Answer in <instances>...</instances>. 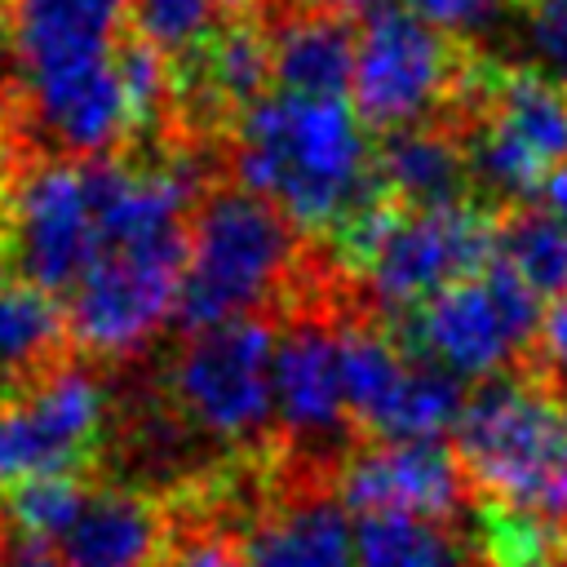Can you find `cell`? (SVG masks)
<instances>
[{"instance_id":"obj_1","label":"cell","mask_w":567,"mask_h":567,"mask_svg":"<svg viewBox=\"0 0 567 567\" xmlns=\"http://www.w3.org/2000/svg\"><path fill=\"white\" fill-rule=\"evenodd\" d=\"M133 0H13L9 58L35 128L75 159H102L137 133L120 27Z\"/></svg>"},{"instance_id":"obj_2","label":"cell","mask_w":567,"mask_h":567,"mask_svg":"<svg viewBox=\"0 0 567 567\" xmlns=\"http://www.w3.org/2000/svg\"><path fill=\"white\" fill-rule=\"evenodd\" d=\"M230 168L239 190L266 199L297 230L337 235L381 195L377 151L341 97L266 93L235 120Z\"/></svg>"},{"instance_id":"obj_3","label":"cell","mask_w":567,"mask_h":567,"mask_svg":"<svg viewBox=\"0 0 567 567\" xmlns=\"http://www.w3.org/2000/svg\"><path fill=\"white\" fill-rule=\"evenodd\" d=\"M456 461L487 505L567 532V399L540 381H487L461 412Z\"/></svg>"},{"instance_id":"obj_4","label":"cell","mask_w":567,"mask_h":567,"mask_svg":"<svg viewBox=\"0 0 567 567\" xmlns=\"http://www.w3.org/2000/svg\"><path fill=\"white\" fill-rule=\"evenodd\" d=\"M292 261L297 226L284 213L239 186L213 190L190 221L177 323L186 332H208L252 319L261 301L292 284Z\"/></svg>"},{"instance_id":"obj_5","label":"cell","mask_w":567,"mask_h":567,"mask_svg":"<svg viewBox=\"0 0 567 567\" xmlns=\"http://www.w3.org/2000/svg\"><path fill=\"white\" fill-rule=\"evenodd\" d=\"M492 230L470 204L399 208L377 195L337 230V252L359 270L381 310L408 315L443 288L474 279L492 261Z\"/></svg>"},{"instance_id":"obj_6","label":"cell","mask_w":567,"mask_h":567,"mask_svg":"<svg viewBox=\"0 0 567 567\" xmlns=\"http://www.w3.org/2000/svg\"><path fill=\"white\" fill-rule=\"evenodd\" d=\"M452 106H470V177L496 199H527L567 168V89L540 71H465Z\"/></svg>"},{"instance_id":"obj_7","label":"cell","mask_w":567,"mask_h":567,"mask_svg":"<svg viewBox=\"0 0 567 567\" xmlns=\"http://www.w3.org/2000/svg\"><path fill=\"white\" fill-rule=\"evenodd\" d=\"M168 394L190 430L252 447L275 421V328L252 315L190 332L168 368Z\"/></svg>"},{"instance_id":"obj_8","label":"cell","mask_w":567,"mask_h":567,"mask_svg":"<svg viewBox=\"0 0 567 567\" xmlns=\"http://www.w3.org/2000/svg\"><path fill=\"white\" fill-rule=\"evenodd\" d=\"M540 323V297L496 257L439 297L421 301L403 319V341L434 368L452 377H492L501 372Z\"/></svg>"},{"instance_id":"obj_9","label":"cell","mask_w":567,"mask_h":567,"mask_svg":"<svg viewBox=\"0 0 567 567\" xmlns=\"http://www.w3.org/2000/svg\"><path fill=\"white\" fill-rule=\"evenodd\" d=\"M9 257L40 292H71L102 257L93 159H44L9 177Z\"/></svg>"},{"instance_id":"obj_10","label":"cell","mask_w":567,"mask_h":567,"mask_svg":"<svg viewBox=\"0 0 567 567\" xmlns=\"http://www.w3.org/2000/svg\"><path fill=\"white\" fill-rule=\"evenodd\" d=\"M186 239L190 235L120 244L84 270V279L66 292V332L84 354H133L168 323V315H177Z\"/></svg>"},{"instance_id":"obj_11","label":"cell","mask_w":567,"mask_h":567,"mask_svg":"<svg viewBox=\"0 0 567 567\" xmlns=\"http://www.w3.org/2000/svg\"><path fill=\"white\" fill-rule=\"evenodd\" d=\"M465 71L470 66L443 31L408 9H377L354 40L350 97L363 124L399 133L425 124L443 102H456Z\"/></svg>"},{"instance_id":"obj_12","label":"cell","mask_w":567,"mask_h":567,"mask_svg":"<svg viewBox=\"0 0 567 567\" xmlns=\"http://www.w3.org/2000/svg\"><path fill=\"white\" fill-rule=\"evenodd\" d=\"M106 394L80 363H58L0 390V487L71 474L102 439Z\"/></svg>"},{"instance_id":"obj_13","label":"cell","mask_w":567,"mask_h":567,"mask_svg":"<svg viewBox=\"0 0 567 567\" xmlns=\"http://www.w3.org/2000/svg\"><path fill=\"white\" fill-rule=\"evenodd\" d=\"M465 496V470L443 443H372L337 474V501L363 518H452Z\"/></svg>"},{"instance_id":"obj_14","label":"cell","mask_w":567,"mask_h":567,"mask_svg":"<svg viewBox=\"0 0 567 567\" xmlns=\"http://www.w3.org/2000/svg\"><path fill=\"white\" fill-rule=\"evenodd\" d=\"M275 421L310 443H328L350 425L332 319L297 315L275 337Z\"/></svg>"},{"instance_id":"obj_15","label":"cell","mask_w":567,"mask_h":567,"mask_svg":"<svg viewBox=\"0 0 567 567\" xmlns=\"http://www.w3.org/2000/svg\"><path fill=\"white\" fill-rule=\"evenodd\" d=\"M248 567H354V527L323 487L292 492L261 509L244 532Z\"/></svg>"},{"instance_id":"obj_16","label":"cell","mask_w":567,"mask_h":567,"mask_svg":"<svg viewBox=\"0 0 567 567\" xmlns=\"http://www.w3.org/2000/svg\"><path fill=\"white\" fill-rule=\"evenodd\" d=\"M164 514L151 496L124 487H89L53 554L62 567H151L164 549Z\"/></svg>"},{"instance_id":"obj_17","label":"cell","mask_w":567,"mask_h":567,"mask_svg":"<svg viewBox=\"0 0 567 567\" xmlns=\"http://www.w3.org/2000/svg\"><path fill=\"white\" fill-rule=\"evenodd\" d=\"M470 177V151L456 128L412 124L381 142L377 151V186L385 199H399V208H447L465 204Z\"/></svg>"},{"instance_id":"obj_18","label":"cell","mask_w":567,"mask_h":567,"mask_svg":"<svg viewBox=\"0 0 567 567\" xmlns=\"http://www.w3.org/2000/svg\"><path fill=\"white\" fill-rule=\"evenodd\" d=\"M270 75L279 93L341 97L354 75V40L341 18L292 13L270 31Z\"/></svg>"},{"instance_id":"obj_19","label":"cell","mask_w":567,"mask_h":567,"mask_svg":"<svg viewBox=\"0 0 567 567\" xmlns=\"http://www.w3.org/2000/svg\"><path fill=\"white\" fill-rule=\"evenodd\" d=\"M337 341H341V390H346V412L354 425H363L368 434H377L394 390L403 385L412 359L408 350L381 332L377 323L363 319H346L337 323Z\"/></svg>"},{"instance_id":"obj_20","label":"cell","mask_w":567,"mask_h":567,"mask_svg":"<svg viewBox=\"0 0 567 567\" xmlns=\"http://www.w3.org/2000/svg\"><path fill=\"white\" fill-rule=\"evenodd\" d=\"M195 71V89L204 93V102L213 106H252L257 97H266V80L270 75V35L257 22H226L195 58H186Z\"/></svg>"},{"instance_id":"obj_21","label":"cell","mask_w":567,"mask_h":567,"mask_svg":"<svg viewBox=\"0 0 567 567\" xmlns=\"http://www.w3.org/2000/svg\"><path fill=\"white\" fill-rule=\"evenodd\" d=\"M66 315L40 288L0 284V381H22L49 368L53 350L62 346Z\"/></svg>"},{"instance_id":"obj_22","label":"cell","mask_w":567,"mask_h":567,"mask_svg":"<svg viewBox=\"0 0 567 567\" xmlns=\"http://www.w3.org/2000/svg\"><path fill=\"white\" fill-rule=\"evenodd\" d=\"M354 567H474L470 549L434 518L372 514L354 527Z\"/></svg>"},{"instance_id":"obj_23","label":"cell","mask_w":567,"mask_h":567,"mask_svg":"<svg viewBox=\"0 0 567 567\" xmlns=\"http://www.w3.org/2000/svg\"><path fill=\"white\" fill-rule=\"evenodd\" d=\"M492 257L509 266L536 297L567 292V235L545 208H514L492 230Z\"/></svg>"},{"instance_id":"obj_24","label":"cell","mask_w":567,"mask_h":567,"mask_svg":"<svg viewBox=\"0 0 567 567\" xmlns=\"http://www.w3.org/2000/svg\"><path fill=\"white\" fill-rule=\"evenodd\" d=\"M226 22H235V0H133L137 40L164 58H195Z\"/></svg>"},{"instance_id":"obj_25","label":"cell","mask_w":567,"mask_h":567,"mask_svg":"<svg viewBox=\"0 0 567 567\" xmlns=\"http://www.w3.org/2000/svg\"><path fill=\"white\" fill-rule=\"evenodd\" d=\"M84 496H89V487L75 474L31 478L22 487H9L4 514H9V523H13V532L22 540H35V545H49L53 549L66 536V527L75 523Z\"/></svg>"},{"instance_id":"obj_26","label":"cell","mask_w":567,"mask_h":567,"mask_svg":"<svg viewBox=\"0 0 567 567\" xmlns=\"http://www.w3.org/2000/svg\"><path fill=\"white\" fill-rule=\"evenodd\" d=\"M478 540H483V554L492 558V567H545L554 558V549L563 545V532L523 509L483 505Z\"/></svg>"},{"instance_id":"obj_27","label":"cell","mask_w":567,"mask_h":567,"mask_svg":"<svg viewBox=\"0 0 567 567\" xmlns=\"http://www.w3.org/2000/svg\"><path fill=\"white\" fill-rule=\"evenodd\" d=\"M523 40L536 71L567 89V0H527Z\"/></svg>"},{"instance_id":"obj_28","label":"cell","mask_w":567,"mask_h":567,"mask_svg":"<svg viewBox=\"0 0 567 567\" xmlns=\"http://www.w3.org/2000/svg\"><path fill=\"white\" fill-rule=\"evenodd\" d=\"M408 13H416L421 22H430L434 31H443L447 40L452 35H483L492 31L509 0H403Z\"/></svg>"},{"instance_id":"obj_29","label":"cell","mask_w":567,"mask_h":567,"mask_svg":"<svg viewBox=\"0 0 567 567\" xmlns=\"http://www.w3.org/2000/svg\"><path fill=\"white\" fill-rule=\"evenodd\" d=\"M164 567H248V558H244V545L235 540V536H226V532H190V536H182L173 549H168V558H164Z\"/></svg>"},{"instance_id":"obj_30","label":"cell","mask_w":567,"mask_h":567,"mask_svg":"<svg viewBox=\"0 0 567 567\" xmlns=\"http://www.w3.org/2000/svg\"><path fill=\"white\" fill-rule=\"evenodd\" d=\"M536 350L545 359V368L567 381V292L554 297L545 310H540V323H536Z\"/></svg>"},{"instance_id":"obj_31","label":"cell","mask_w":567,"mask_h":567,"mask_svg":"<svg viewBox=\"0 0 567 567\" xmlns=\"http://www.w3.org/2000/svg\"><path fill=\"white\" fill-rule=\"evenodd\" d=\"M0 567H62V558H58L49 545H35V540H13V545L0 554Z\"/></svg>"},{"instance_id":"obj_32","label":"cell","mask_w":567,"mask_h":567,"mask_svg":"<svg viewBox=\"0 0 567 567\" xmlns=\"http://www.w3.org/2000/svg\"><path fill=\"white\" fill-rule=\"evenodd\" d=\"M301 4V13H328V18H341V13H377L385 9V0H292Z\"/></svg>"},{"instance_id":"obj_33","label":"cell","mask_w":567,"mask_h":567,"mask_svg":"<svg viewBox=\"0 0 567 567\" xmlns=\"http://www.w3.org/2000/svg\"><path fill=\"white\" fill-rule=\"evenodd\" d=\"M545 213L563 226V235H567V168H558L554 177H549V186H545Z\"/></svg>"},{"instance_id":"obj_34","label":"cell","mask_w":567,"mask_h":567,"mask_svg":"<svg viewBox=\"0 0 567 567\" xmlns=\"http://www.w3.org/2000/svg\"><path fill=\"white\" fill-rule=\"evenodd\" d=\"M4 62H9V22L0 18V71H4Z\"/></svg>"},{"instance_id":"obj_35","label":"cell","mask_w":567,"mask_h":567,"mask_svg":"<svg viewBox=\"0 0 567 567\" xmlns=\"http://www.w3.org/2000/svg\"><path fill=\"white\" fill-rule=\"evenodd\" d=\"M9 261H13V257H9V244L0 239V284H4V266H9Z\"/></svg>"},{"instance_id":"obj_36","label":"cell","mask_w":567,"mask_h":567,"mask_svg":"<svg viewBox=\"0 0 567 567\" xmlns=\"http://www.w3.org/2000/svg\"><path fill=\"white\" fill-rule=\"evenodd\" d=\"M545 567H563V563H545Z\"/></svg>"}]
</instances>
